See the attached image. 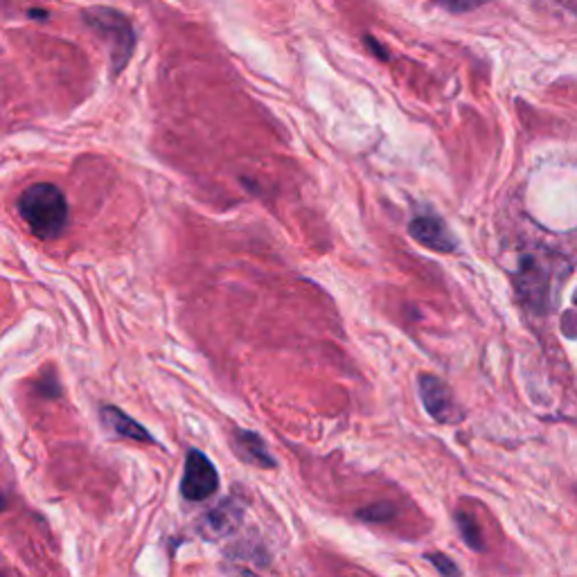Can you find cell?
<instances>
[{
    "label": "cell",
    "instance_id": "obj_1",
    "mask_svg": "<svg viewBox=\"0 0 577 577\" xmlns=\"http://www.w3.org/2000/svg\"><path fill=\"white\" fill-rule=\"evenodd\" d=\"M16 208L38 240H55L68 226V201L53 183L30 185L19 197Z\"/></svg>",
    "mask_w": 577,
    "mask_h": 577
},
{
    "label": "cell",
    "instance_id": "obj_2",
    "mask_svg": "<svg viewBox=\"0 0 577 577\" xmlns=\"http://www.w3.org/2000/svg\"><path fill=\"white\" fill-rule=\"evenodd\" d=\"M84 19L91 30H95L106 38V42H111L113 72H118L129 61L136 46V34L131 30V23L115 10H104V8L86 12Z\"/></svg>",
    "mask_w": 577,
    "mask_h": 577
},
{
    "label": "cell",
    "instance_id": "obj_3",
    "mask_svg": "<svg viewBox=\"0 0 577 577\" xmlns=\"http://www.w3.org/2000/svg\"><path fill=\"white\" fill-rule=\"evenodd\" d=\"M219 489V474L217 468L212 465V460L199 451V449H189L185 458V474L181 481V494L185 501L199 504L217 494Z\"/></svg>",
    "mask_w": 577,
    "mask_h": 577
},
{
    "label": "cell",
    "instance_id": "obj_4",
    "mask_svg": "<svg viewBox=\"0 0 577 577\" xmlns=\"http://www.w3.org/2000/svg\"><path fill=\"white\" fill-rule=\"evenodd\" d=\"M417 391H419L422 404H425L427 413L434 419L449 425V422H458L460 417H463L460 415V411L455 408L453 395L442 379H438L434 374H422L417 381Z\"/></svg>",
    "mask_w": 577,
    "mask_h": 577
},
{
    "label": "cell",
    "instance_id": "obj_5",
    "mask_svg": "<svg viewBox=\"0 0 577 577\" xmlns=\"http://www.w3.org/2000/svg\"><path fill=\"white\" fill-rule=\"evenodd\" d=\"M411 238L422 244L425 249H431L436 253H453L458 249L451 230L438 215H417L408 223Z\"/></svg>",
    "mask_w": 577,
    "mask_h": 577
},
{
    "label": "cell",
    "instance_id": "obj_6",
    "mask_svg": "<svg viewBox=\"0 0 577 577\" xmlns=\"http://www.w3.org/2000/svg\"><path fill=\"white\" fill-rule=\"evenodd\" d=\"M244 508L235 501V498H226L215 510H210L201 521L199 530L206 536V540H221V536H228L238 528L242 521Z\"/></svg>",
    "mask_w": 577,
    "mask_h": 577
},
{
    "label": "cell",
    "instance_id": "obj_7",
    "mask_svg": "<svg viewBox=\"0 0 577 577\" xmlns=\"http://www.w3.org/2000/svg\"><path fill=\"white\" fill-rule=\"evenodd\" d=\"M233 447L238 455L244 458L251 465H257L264 470L276 468V460L272 453H268L264 438L255 431H233Z\"/></svg>",
    "mask_w": 577,
    "mask_h": 577
},
{
    "label": "cell",
    "instance_id": "obj_8",
    "mask_svg": "<svg viewBox=\"0 0 577 577\" xmlns=\"http://www.w3.org/2000/svg\"><path fill=\"white\" fill-rule=\"evenodd\" d=\"M102 422H104V427L111 429L115 436L129 438L136 442H153V436L142 425H138L131 415L123 413L120 408L102 406Z\"/></svg>",
    "mask_w": 577,
    "mask_h": 577
},
{
    "label": "cell",
    "instance_id": "obj_9",
    "mask_svg": "<svg viewBox=\"0 0 577 577\" xmlns=\"http://www.w3.org/2000/svg\"><path fill=\"white\" fill-rule=\"evenodd\" d=\"M455 521H458V530L463 532V540L468 542V546L481 549V534H478L474 521L468 515H455Z\"/></svg>",
    "mask_w": 577,
    "mask_h": 577
},
{
    "label": "cell",
    "instance_id": "obj_10",
    "mask_svg": "<svg viewBox=\"0 0 577 577\" xmlns=\"http://www.w3.org/2000/svg\"><path fill=\"white\" fill-rule=\"evenodd\" d=\"M359 517L366 519V521H370V523H379V521H389V519H393V517H395V510H393V506H389V504H381V506H372V508H368V510H361Z\"/></svg>",
    "mask_w": 577,
    "mask_h": 577
},
{
    "label": "cell",
    "instance_id": "obj_11",
    "mask_svg": "<svg viewBox=\"0 0 577 577\" xmlns=\"http://www.w3.org/2000/svg\"><path fill=\"white\" fill-rule=\"evenodd\" d=\"M442 8H447L449 12H468L474 10L478 5H483L485 0H438Z\"/></svg>",
    "mask_w": 577,
    "mask_h": 577
},
{
    "label": "cell",
    "instance_id": "obj_12",
    "mask_svg": "<svg viewBox=\"0 0 577 577\" xmlns=\"http://www.w3.org/2000/svg\"><path fill=\"white\" fill-rule=\"evenodd\" d=\"M429 562L442 573V575H458L460 570H458V566L449 559V557H445V555H440V553H434V555H429Z\"/></svg>",
    "mask_w": 577,
    "mask_h": 577
},
{
    "label": "cell",
    "instance_id": "obj_13",
    "mask_svg": "<svg viewBox=\"0 0 577 577\" xmlns=\"http://www.w3.org/2000/svg\"><path fill=\"white\" fill-rule=\"evenodd\" d=\"M366 42L370 44V48L374 50V55H377V57H381V59H389V55H386V50H383V48H381V44H377V42H374V38H372V36H366Z\"/></svg>",
    "mask_w": 577,
    "mask_h": 577
}]
</instances>
